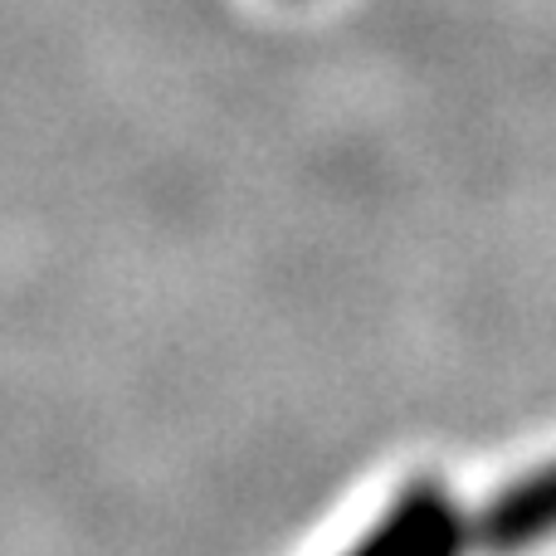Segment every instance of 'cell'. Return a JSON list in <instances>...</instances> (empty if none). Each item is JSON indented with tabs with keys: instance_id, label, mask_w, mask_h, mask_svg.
Segmentation results:
<instances>
[{
	"instance_id": "1",
	"label": "cell",
	"mask_w": 556,
	"mask_h": 556,
	"mask_svg": "<svg viewBox=\"0 0 556 556\" xmlns=\"http://www.w3.org/2000/svg\"><path fill=\"white\" fill-rule=\"evenodd\" d=\"M342 556H473L469 508L440 479H415Z\"/></svg>"
},
{
	"instance_id": "2",
	"label": "cell",
	"mask_w": 556,
	"mask_h": 556,
	"mask_svg": "<svg viewBox=\"0 0 556 556\" xmlns=\"http://www.w3.org/2000/svg\"><path fill=\"white\" fill-rule=\"evenodd\" d=\"M473 556H522L556 542V464H538L469 508Z\"/></svg>"
}]
</instances>
